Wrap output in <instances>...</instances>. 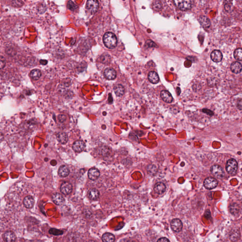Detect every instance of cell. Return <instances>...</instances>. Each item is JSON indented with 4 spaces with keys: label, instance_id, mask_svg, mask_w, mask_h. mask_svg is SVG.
<instances>
[{
    "label": "cell",
    "instance_id": "obj_1",
    "mask_svg": "<svg viewBox=\"0 0 242 242\" xmlns=\"http://www.w3.org/2000/svg\"><path fill=\"white\" fill-rule=\"evenodd\" d=\"M103 42L106 47L113 49L117 45V40L114 34L112 32H107L103 37Z\"/></svg>",
    "mask_w": 242,
    "mask_h": 242
},
{
    "label": "cell",
    "instance_id": "obj_2",
    "mask_svg": "<svg viewBox=\"0 0 242 242\" xmlns=\"http://www.w3.org/2000/svg\"><path fill=\"white\" fill-rule=\"evenodd\" d=\"M238 164L235 159H230L227 161L226 165V170L229 174L235 175L237 172Z\"/></svg>",
    "mask_w": 242,
    "mask_h": 242
},
{
    "label": "cell",
    "instance_id": "obj_3",
    "mask_svg": "<svg viewBox=\"0 0 242 242\" xmlns=\"http://www.w3.org/2000/svg\"><path fill=\"white\" fill-rule=\"evenodd\" d=\"M175 6L182 11H187L191 9V1L189 0H175L174 1Z\"/></svg>",
    "mask_w": 242,
    "mask_h": 242
},
{
    "label": "cell",
    "instance_id": "obj_4",
    "mask_svg": "<svg viewBox=\"0 0 242 242\" xmlns=\"http://www.w3.org/2000/svg\"><path fill=\"white\" fill-rule=\"evenodd\" d=\"M210 171L214 177L219 179H223L225 177V174L223 169L222 167L217 165H215L211 167Z\"/></svg>",
    "mask_w": 242,
    "mask_h": 242
},
{
    "label": "cell",
    "instance_id": "obj_5",
    "mask_svg": "<svg viewBox=\"0 0 242 242\" xmlns=\"http://www.w3.org/2000/svg\"><path fill=\"white\" fill-rule=\"evenodd\" d=\"M86 7L91 13H95L98 9V2L96 0H89L87 2Z\"/></svg>",
    "mask_w": 242,
    "mask_h": 242
},
{
    "label": "cell",
    "instance_id": "obj_6",
    "mask_svg": "<svg viewBox=\"0 0 242 242\" xmlns=\"http://www.w3.org/2000/svg\"><path fill=\"white\" fill-rule=\"evenodd\" d=\"M217 181L213 177H209L204 180V186L206 189L209 190L216 188L217 185Z\"/></svg>",
    "mask_w": 242,
    "mask_h": 242
},
{
    "label": "cell",
    "instance_id": "obj_7",
    "mask_svg": "<svg viewBox=\"0 0 242 242\" xmlns=\"http://www.w3.org/2000/svg\"><path fill=\"white\" fill-rule=\"evenodd\" d=\"M170 225L172 229L175 232H180L183 228V223L182 222L181 220L178 219L172 220Z\"/></svg>",
    "mask_w": 242,
    "mask_h": 242
},
{
    "label": "cell",
    "instance_id": "obj_8",
    "mask_svg": "<svg viewBox=\"0 0 242 242\" xmlns=\"http://www.w3.org/2000/svg\"><path fill=\"white\" fill-rule=\"evenodd\" d=\"M4 241L5 242H15L17 237L15 233L11 231H7L2 236Z\"/></svg>",
    "mask_w": 242,
    "mask_h": 242
},
{
    "label": "cell",
    "instance_id": "obj_9",
    "mask_svg": "<svg viewBox=\"0 0 242 242\" xmlns=\"http://www.w3.org/2000/svg\"><path fill=\"white\" fill-rule=\"evenodd\" d=\"M86 148V144L83 141L78 140L73 143L72 148L77 152H82Z\"/></svg>",
    "mask_w": 242,
    "mask_h": 242
},
{
    "label": "cell",
    "instance_id": "obj_10",
    "mask_svg": "<svg viewBox=\"0 0 242 242\" xmlns=\"http://www.w3.org/2000/svg\"><path fill=\"white\" fill-rule=\"evenodd\" d=\"M72 190V186L70 183L64 182L61 186L60 191L61 193L64 195L70 194Z\"/></svg>",
    "mask_w": 242,
    "mask_h": 242
},
{
    "label": "cell",
    "instance_id": "obj_11",
    "mask_svg": "<svg viewBox=\"0 0 242 242\" xmlns=\"http://www.w3.org/2000/svg\"><path fill=\"white\" fill-rule=\"evenodd\" d=\"M52 199L53 203L57 205H63L65 201V199L63 195L59 193H53L52 195Z\"/></svg>",
    "mask_w": 242,
    "mask_h": 242
},
{
    "label": "cell",
    "instance_id": "obj_12",
    "mask_svg": "<svg viewBox=\"0 0 242 242\" xmlns=\"http://www.w3.org/2000/svg\"><path fill=\"white\" fill-rule=\"evenodd\" d=\"M100 176V172L98 169L92 168L88 171V177L90 180L95 181Z\"/></svg>",
    "mask_w": 242,
    "mask_h": 242
},
{
    "label": "cell",
    "instance_id": "obj_13",
    "mask_svg": "<svg viewBox=\"0 0 242 242\" xmlns=\"http://www.w3.org/2000/svg\"><path fill=\"white\" fill-rule=\"evenodd\" d=\"M23 203L26 208L31 209L34 206V205L35 203V200L33 197L29 195L24 198L23 200Z\"/></svg>",
    "mask_w": 242,
    "mask_h": 242
},
{
    "label": "cell",
    "instance_id": "obj_14",
    "mask_svg": "<svg viewBox=\"0 0 242 242\" xmlns=\"http://www.w3.org/2000/svg\"><path fill=\"white\" fill-rule=\"evenodd\" d=\"M210 57L213 62L219 63L222 60L223 55L219 50H214L210 54Z\"/></svg>",
    "mask_w": 242,
    "mask_h": 242
},
{
    "label": "cell",
    "instance_id": "obj_15",
    "mask_svg": "<svg viewBox=\"0 0 242 242\" xmlns=\"http://www.w3.org/2000/svg\"><path fill=\"white\" fill-rule=\"evenodd\" d=\"M104 76L108 79H114L116 78V73L112 68H107L104 70Z\"/></svg>",
    "mask_w": 242,
    "mask_h": 242
},
{
    "label": "cell",
    "instance_id": "obj_16",
    "mask_svg": "<svg viewBox=\"0 0 242 242\" xmlns=\"http://www.w3.org/2000/svg\"><path fill=\"white\" fill-rule=\"evenodd\" d=\"M166 186L162 182L156 183L154 187V190L157 194H162L166 191Z\"/></svg>",
    "mask_w": 242,
    "mask_h": 242
},
{
    "label": "cell",
    "instance_id": "obj_17",
    "mask_svg": "<svg viewBox=\"0 0 242 242\" xmlns=\"http://www.w3.org/2000/svg\"><path fill=\"white\" fill-rule=\"evenodd\" d=\"M161 97L164 101L170 103L173 101V97L171 94L167 90H163L160 93Z\"/></svg>",
    "mask_w": 242,
    "mask_h": 242
},
{
    "label": "cell",
    "instance_id": "obj_18",
    "mask_svg": "<svg viewBox=\"0 0 242 242\" xmlns=\"http://www.w3.org/2000/svg\"><path fill=\"white\" fill-rule=\"evenodd\" d=\"M100 193L96 189H91L89 191L88 193V197L91 200H96L98 199Z\"/></svg>",
    "mask_w": 242,
    "mask_h": 242
},
{
    "label": "cell",
    "instance_id": "obj_19",
    "mask_svg": "<svg viewBox=\"0 0 242 242\" xmlns=\"http://www.w3.org/2000/svg\"><path fill=\"white\" fill-rule=\"evenodd\" d=\"M70 169L68 167L65 165L61 166L58 170V174L61 177H65L69 174Z\"/></svg>",
    "mask_w": 242,
    "mask_h": 242
},
{
    "label": "cell",
    "instance_id": "obj_20",
    "mask_svg": "<svg viewBox=\"0 0 242 242\" xmlns=\"http://www.w3.org/2000/svg\"><path fill=\"white\" fill-rule=\"evenodd\" d=\"M230 69L233 73H239L242 70V65L238 62H235L231 64Z\"/></svg>",
    "mask_w": 242,
    "mask_h": 242
},
{
    "label": "cell",
    "instance_id": "obj_21",
    "mask_svg": "<svg viewBox=\"0 0 242 242\" xmlns=\"http://www.w3.org/2000/svg\"><path fill=\"white\" fill-rule=\"evenodd\" d=\"M199 20L200 25L205 28L209 27L211 25L210 20L206 16H200V17L199 18Z\"/></svg>",
    "mask_w": 242,
    "mask_h": 242
},
{
    "label": "cell",
    "instance_id": "obj_22",
    "mask_svg": "<svg viewBox=\"0 0 242 242\" xmlns=\"http://www.w3.org/2000/svg\"><path fill=\"white\" fill-rule=\"evenodd\" d=\"M146 170L151 176H155L158 172V169L155 165L149 164L146 167Z\"/></svg>",
    "mask_w": 242,
    "mask_h": 242
},
{
    "label": "cell",
    "instance_id": "obj_23",
    "mask_svg": "<svg viewBox=\"0 0 242 242\" xmlns=\"http://www.w3.org/2000/svg\"><path fill=\"white\" fill-rule=\"evenodd\" d=\"M148 79L151 83L154 84H156L159 82V77L156 72H150L148 74Z\"/></svg>",
    "mask_w": 242,
    "mask_h": 242
},
{
    "label": "cell",
    "instance_id": "obj_24",
    "mask_svg": "<svg viewBox=\"0 0 242 242\" xmlns=\"http://www.w3.org/2000/svg\"><path fill=\"white\" fill-rule=\"evenodd\" d=\"M57 139L61 144H65L68 141V136L67 134L64 132H59L57 134Z\"/></svg>",
    "mask_w": 242,
    "mask_h": 242
},
{
    "label": "cell",
    "instance_id": "obj_25",
    "mask_svg": "<svg viewBox=\"0 0 242 242\" xmlns=\"http://www.w3.org/2000/svg\"><path fill=\"white\" fill-rule=\"evenodd\" d=\"M115 239V236L110 233H106L102 237L103 242H114Z\"/></svg>",
    "mask_w": 242,
    "mask_h": 242
},
{
    "label": "cell",
    "instance_id": "obj_26",
    "mask_svg": "<svg viewBox=\"0 0 242 242\" xmlns=\"http://www.w3.org/2000/svg\"><path fill=\"white\" fill-rule=\"evenodd\" d=\"M115 93L118 96H122L125 93V89L121 84H118L114 87Z\"/></svg>",
    "mask_w": 242,
    "mask_h": 242
},
{
    "label": "cell",
    "instance_id": "obj_27",
    "mask_svg": "<svg viewBox=\"0 0 242 242\" xmlns=\"http://www.w3.org/2000/svg\"><path fill=\"white\" fill-rule=\"evenodd\" d=\"M30 77L34 80H37L41 76V72L40 70L38 69H34L30 72Z\"/></svg>",
    "mask_w": 242,
    "mask_h": 242
},
{
    "label": "cell",
    "instance_id": "obj_28",
    "mask_svg": "<svg viewBox=\"0 0 242 242\" xmlns=\"http://www.w3.org/2000/svg\"><path fill=\"white\" fill-rule=\"evenodd\" d=\"M230 211L233 215H237L240 211V208L236 203H233L230 205L229 208Z\"/></svg>",
    "mask_w": 242,
    "mask_h": 242
},
{
    "label": "cell",
    "instance_id": "obj_29",
    "mask_svg": "<svg viewBox=\"0 0 242 242\" xmlns=\"http://www.w3.org/2000/svg\"><path fill=\"white\" fill-rule=\"evenodd\" d=\"M100 59L101 63L106 64L110 63L111 60V57L108 53H104L101 56Z\"/></svg>",
    "mask_w": 242,
    "mask_h": 242
},
{
    "label": "cell",
    "instance_id": "obj_30",
    "mask_svg": "<svg viewBox=\"0 0 242 242\" xmlns=\"http://www.w3.org/2000/svg\"><path fill=\"white\" fill-rule=\"evenodd\" d=\"M234 56L236 60L242 61V49L237 48L234 53Z\"/></svg>",
    "mask_w": 242,
    "mask_h": 242
},
{
    "label": "cell",
    "instance_id": "obj_31",
    "mask_svg": "<svg viewBox=\"0 0 242 242\" xmlns=\"http://www.w3.org/2000/svg\"><path fill=\"white\" fill-rule=\"evenodd\" d=\"M239 236L240 233L238 231H234L230 235V239L233 241H237L238 239H239Z\"/></svg>",
    "mask_w": 242,
    "mask_h": 242
},
{
    "label": "cell",
    "instance_id": "obj_32",
    "mask_svg": "<svg viewBox=\"0 0 242 242\" xmlns=\"http://www.w3.org/2000/svg\"><path fill=\"white\" fill-rule=\"evenodd\" d=\"M49 233L51 235H54V236H60L63 234V232L60 230L52 228L49 230Z\"/></svg>",
    "mask_w": 242,
    "mask_h": 242
},
{
    "label": "cell",
    "instance_id": "obj_33",
    "mask_svg": "<svg viewBox=\"0 0 242 242\" xmlns=\"http://www.w3.org/2000/svg\"><path fill=\"white\" fill-rule=\"evenodd\" d=\"M67 7L68 9L72 11H74L78 9V6L72 1H69L67 3Z\"/></svg>",
    "mask_w": 242,
    "mask_h": 242
},
{
    "label": "cell",
    "instance_id": "obj_34",
    "mask_svg": "<svg viewBox=\"0 0 242 242\" xmlns=\"http://www.w3.org/2000/svg\"><path fill=\"white\" fill-rule=\"evenodd\" d=\"M162 7V4L161 3L160 1H154L153 3V9H154L155 10H156V11L160 10Z\"/></svg>",
    "mask_w": 242,
    "mask_h": 242
},
{
    "label": "cell",
    "instance_id": "obj_35",
    "mask_svg": "<svg viewBox=\"0 0 242 242\" xmlns=\"http://www.w3.org/2000/svg\"><path fill=\"white\" fill-rule=\"evenodd\" d=\"M58 119L60 122L62 123L66 120V116L64 115H58Z\"/></svg>",
    "mask_w": 242,
    "mask_h": 242
},
{
    "label": "cell",
    "instance_id": "obj_36",
    "mask_svg": "<svg viewBox=\"0 0 242 242\" xmlns=\"http://www.w3.org/2000/svg\"><path fill=\"white\" fill-rule=\"evenodd\" d=\"M0 64H1V68L3 69L5 65V60L3 56H1V62H0Z\"/></svg>",
    "mask_w": 242,
    "mask_h": 242
},
{
    "label": "cell",
    "instance_id": "obj_37",
    "mask_svg": "<svg viewBox=\"0 0 242 242\" xmlns=\"http://www.w3.org/2000/svg\"><path fill=\"white\" fill-rule=\"evenodd\" d=\"M203 112L205 113L206 114L211 116L213 115V113L212 111H211V110L207 109H203Z\"/></svg>",
    "mask_w": 242,
    "mask_h": 242
},
{
    "label": "cell",
    "instance_id": "obj_38",
    "mask_svg": "<svg viewBox=\"0 0 242 242\" xmlns=\"http://www.w3.org/2000/svg\"><path fill=\"white\" fill-rule=\"evenodd\" d=\"M146 44H147V46H148L149 47H155V46H156V44L154 43V42H152V41H151V40H148V41H147V42H146Z\"/></svg>",
    "mask_w": 242,
    "mask_h": 242
},
{
    "label": "cell",
    "instance_id": "obj_39",
    "mask_svg": "<svg viewBox=\"0 0 242 242\" xmlns=\"http://www.w3.org/2000/svg\"><path fill=\"white\" fill-rule=\"evenodd\" d=\"M237 107L240 110H242V99H240L237 102Z\"/></svg>",
    "mask_w": 242,
    "mask_h": 242
},
{
    "label": "cell",
    "instance_id": "obj_40",
    "mask_svg": "<svg viewBox=\"0 0 242 242\" xmlns=\"http://www.w3.org/2000/svg\"><path fill=\"white\" fill-rule=\"evenodd\" d=\"M157 242H169V240L166 237H162L159 238Z\"/></svg>",
    "mask_w": 242,
    "mask_h": 242
},
{
    "label": "cell",
    "instance_id": "obj_41",
    "mask_svg": "<svg viewBox=\"0 0 242 242\" xmlns=\"http://www.w3.org/2000/svg\"><path fill=\"white\" fill-rule=\"evenodd\" d=\"M204 216H205V217H206V219H209V218L210 217V216H211L210 211H209V210H207V211L205 212V215H204Z\"/></svg>",
    "mask_w": 242,
    "mask_h": 242
},
{
    "label": "cell",
    "instance_id": "obj_42",
    "mask_svg": "<svg viewBox=\"0 0 242 242\" xmlns=\"http://www.w3.org/2000/svg\"><path fill=\"white\" fill-rule=\"evenodd\" d=\"M40 63H41L42 65H46L48 63L47 60H40Z\"/></svg>",
    "mask_w": 242,
    "mask_h": 242
},
{
    "label": "cell",
    "instance_id": "obj_43",
    "mask_svg": "<svg viewBox=\"0 0 242 242\" xmlns=\"http://www.w3.org/2000/svg\"><path fill=\"white\" fill-rule=\"evenodd\" d=\"M89 242H96V241H94V240H90V241H89Z\"/></svg>",
    "mask_w": 242,
    "mask_h": 242
}]
</instances>
